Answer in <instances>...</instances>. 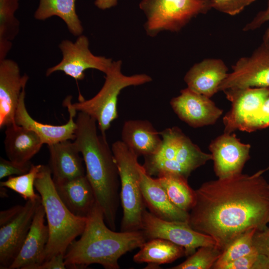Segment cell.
Masks as SVG:
<instances>
[{"label": "cell", "instance_id": "cell-9", "mask_svg": "<svg viewBox=\"0 0 269 269\" xmlns=\"http://www.w3.org/2000/svg\"><path fill=\"white\" fill-rule=\"evenodd\" d=\"M89 42L86 36L80 35L75 42L64 40L59 45L62 52L61 61L47 69L46 75L49 76L56 71H62L76 80H82L85 77L84 72L94 69L107 73L113 61L111 58L96 56L89 48Z\"/></svg>", "mask_w": 269, "mask_h": 269}, {"label": "cell", "instance_id": "cell-42", "mask_svg": "<svg viewBox=\"0 0 269 269\" xmlns=\"http://www.w3.org/2000/svg\"><path fill=\"white\" fill-rule=\"evenodd\" d=\"M268 168H269V167Z\"/></svg>", "mask_w": 269, "mask_h": 269}, {"label": "cell", "instance_id": "cell-25", "mask_svg": "<svg viewBox=\"0 0 269 269\" xmlns=\"http://www.w3.org/2000/svg\"><path fill=\"white\" fill-rule=\"evenodd\" d=\"M133 257L136 263H147V268H155L169 264L185 256L184 249L172 242L161 238L147 240Z\"/></svg>", "mask_w": 269, "mask_h": 269}, {"label": "cell", "instance_id": "cell-5", "mask_svg": "<svg viewBox=\"0 0 269 269\" xmlns=\"http://www.w3.org/2000/svg\"><path fill=\"white\" fill-rule=\"evenodd\" d=\"M122 63L121 60L113 61L110 70L106 74L103 86L93 98L72 103V97L68 96L63 102L64 106H69L94 119L104 135L112 123L118 117L117 104L121 91L129 86H138L152 81L151 77L146 74L124 75L121 71Z\"/></svg>", "mask_w": 269, "mask_h": 269}, {"label": "cell", "instance_id": "cell-27", "mask_svg": "<svg viewBox=\"0 0 269 269\" xmlns=\"http://www.w3.org/2000/svg\"><path fill=\"white\" fill-rule=\"evenodd\" d=\"M156 178L171 202L179 209L189 212L195 202V192L188 185L187 179L171 173L161 174Z\"/></svg>", "mask_w": 269, "mask_h": 269}, {"label": "cell", "instance_id": "cell-24", "mask_svg": "<svg viewBox=\"0 0 269 269\" xmlns=\"http://www.w3.org/2000/svg\"><path fill=\"white\" fill-rule=\"evenodd\" d=\"M4 144L9 160L26 164L30 162L43 143L35 132L14 123L6 127Z\"/></svg>", "mask_w": 269, "mask_h": 269}, {"label": "cell", "instance_id": "cell-34", "mask_svg": "<svg viewBox=\"0 0 269 269\" xmlns=\"http://www.w3.org/2000/svg\"><path fill=\"white\" fill-rule=\"evenodd\" d=\"M32 163L19 164L10 160L0 158V179L10 176L20 175L27 173L30 169Z\"/></svg>", "mask_w": 269, "mask_h": 269}, {"label": "cell", "instance_id": "cell-40", "mask_svg": "<svg viewBox=\"0 0 269 269\" xmlns=\"http://www.w3.org/2000/svg\"><path fill=\"white\" fill-rule=\"evenodd\" d=\"M253 269H269V258L258 254L257 261Z\"/></svg>", "mask_w": 269, "mask_h": 269}, {"label": "cell", "instance_id": "cell-37", "mask_svg": "<svg viewBox=\"0 0 269 269\" xmlns=\"http://www.w3.org/2000/svg\"><path fill=\"white\" fill-rule=\"evenodd\" d=\"M266 22H269V0L267 8L259 12L251 22L245 26L243 30L248 31L255 30ZM263 39H269V26L263 36Z\"/></svg>", "mask_w": 269, "mask_h": 269}, {"label": "cell", "instance_id": "cell-14", "mask_svg": "<svg viewBox=\"0 0 269 269\" xmlns=\"http://www.w3.org/2000/svg\"><path fill=\"white\" fill-rule=\"evenodd\" d=\"M170 104L181 120L195 128L214 124L223 113L210 98L188 87L173 98Z\"/></svg>", "mask_w": 269, "mask_h": 269}, {"label": "cell", "instance_id": "cell-23", "mask_svg": "<svg viewBox=\"0 0 269 269\" xmlns=\"http://www.w3.org/2000/svg\"><path fill=\"white\" fill-rule=\"evenodd\" d=\"M54 184L59 197L70 211L77 217L87 218L96 200L86 175Z\"/></svg>", "mask_w": 269, "mask_h": 269}, {"label": "cell", "instance_id": "cell-13", "mask_svg": "<svg viewBox=\"0 0 269 269\" xmlns=\"http://www.w3.org/2000/svg\"><path fill=\"white\" fill-rule=\"evenodd\" d=\"M214 170L219 178L242 173L250 158L251 145L242 142L235 134L224 133L213 139L209 146Z\"/></svg>", "mask_w": 269, "mask_h": 269}, {"label": "cell", "instance_id": "cell-32", "mask_svg": "<svg viewBox=\"0 0 269 269\" xmlns=\"http://www.w3.org/2000/svg\"><path fill=\"white\" fill-rule=\"evenodd\" d=\"M212 8L228 14L235 15L256 0H210Z\"/></svg>", "mask_w": 269, "mask_h": 269}, {"label": "cell", "instance_id": "cell-19", "mask_svg": "<svg viewBox=\"0 0 269 269\" xmlns=\"http://www.w3.org/2000/svg\"><path fill=\"white\" fill-rule=\"evenodd\" d=\"M140 187L145 205L154 215L166 221L188 222L189 212L171 202L157 178L147 173L142 165L140 168Z\"/></svg>", "mask_w": 269, "mask_h": 269}, {"label": "cell", "instance_id": "cell-10", "mask_svg": "<svg viewBox=\"0 0 269 269\" xmlns=\"http://www.w3.org/2000/svg\"><path fill=\"white\" fill-rule=\"evenodd\" d=\"M262 44L250 56L240 58L232 67L221 84L219 91L230 88L269 87V39Z\"/></svg>", "mask_w": 269, "mask_h": 269}, {"label": "cell", "instance_id": "cell-29", "mask_svg": "<svg viewBox=\"0 0 269 269\" xmlns=\"http://www.w3.org/2000/svg\"><path fill=\"white\" fill-rule=\"evenodd\" d=\"M257 230L251 229L239 236L223 251L212 269L221 268L236 259L257 252L253 243L254 235Z\"/></svg>", "mask_w": 269, "mask_h": 269}, {"label": "cell", "instance_id": "cell-12", "mask_svg": "<svg viewBox=\"0 0 269 269\" xmlns=\"http://www.w3.org/2000/svg\"><path fill=\"white\" fill-rule=\"evenodd\" d=\"M41 197L26 200L20 212L0 226V269L8 268L18 255L28 233Z\"/></svg>", "mask_w": 269, "mask_h": 269}, {"label": "cell", "instance_id": "cell-30", "mask_svg": "<svg viewBox=\"0 0 269 269\" xmlns=\"http://www.w3.org/2000/svg\"><path fill=\"white\" fill-rule=\"evenodd\" d=\"M41 166V164H32L27 173L9 176L6 180L0 182V187L10 189L17 193L26 201L37 199L40 196L34 192V183Z\"/></svg>", "mask_w": 269, "mask_h": 269}, {"label": "cell", "instance_id": "cell-41", "mask_svg": "<svg viewBox=\"0 0 269 269\" xmlns=\"http://www.w3.org/2000/svg\"><path fill=\"white\" fill-rule=\"evenodd\" d=\"M118 0H96L95 5L99 9L105 10L115 6Z\"/></svg>", "mask_w": 269, "mask_h": 269}, {"label": "cell", "instance_id": "cell-15", "mask_svg": "<svg viewBox=\"0 0 269 269\" xmlns=\"http://www.w3.org/2000/svg\"><path fill=\"white\" fill-rule=\"evenodd\" d=\"M28 76L21 75L14 61L0 60V128L15 123V115L21 93L25 88Z\"/></svg>", "mask_w": 269, "mask_h": 269}, {"label": "cell", "instance_id": "cell-28", "mask_svg": "<svg viewBox=\"0 0 269 269\" xmlns=\"http://www.w3.org/2000/svg\"><path fill=\"white\" fill-rule=\"evenodd\" d=\"M18 7L19 0H0V60L6 58L19 32V22L14 15Z\"/></svg>", "mask_w": 269, "mask_h": 269}, {"label": "cell", "instance_id": "cell-31", "mask_svg": "<svg viewBox=\"0 0 269 269\" xmlns=\"http://www.w3.org/2000/svg\"><path fill=\"white\" fill-rule=\"evenodd\" d=\"M223 251L217 246H202L181 264L172 269H209L221 256Z\"/></svg>", "mask_w": 269, "mask_h": 269}, {"label": "cell", "instance_id": "cell-35", "mask_svg": "<svg viewBox=\"0 0 269 269\" xmlns=\"http://www.w3.org/2000/svg\"><path fill=\"white\" fill-rule=\"evenodd\" d=\"M253 246L257 252L269 258V227L257 230L253 238Z\"/></svg>", "mask_w": 269, "mask_h": 269}, {"label": "cell", "instance_id": "cell-8", "mask_svg": "<svg viewBox=\"0 0 269 269\" xmlns=\"http://www.w3.org/2000/svg\"><path fill=\"white\" fill-rule=\"evenodd\" d=\"M140 230L146 240L161 238L183 247L187 257L201 247L216 246L212 237L194 230L188 222L164 220L146 210L143 213Z\"/></svg>", "mask_w": 269, "mask_h": 269}, {"label": "cell", "instance_id": "cell-4", "mask_svg": "<svg viewBox=\"0 0 269 269\" xmlns=\"http://www.w3.org/2000/svg\"><path fill=\"white\" fill-rule=\"evenodd\" d=\"M34 187L39 193L45 212L49 229L44 261L59 254H65L69 245L81 235L87 218L72 213L59 197L48 165H42Z\"/></svg>", "mask_w": 269, "mask_h": 269}, {"label": "cell", "instance_id": "cell-18", "mask_svg": "<svg viewBox=\"0 0 269 269\" xmlns=\"http://www.w3.org/2000/svg\"><path fill=\"white\" fill-rule=\"evenodd\" d=\"M25 89L22 90L16 111L15 123L35 132L43 143L47 145L64 140H74L77 128L74 118L77 112L69 106H65L67 108L69 118L68 122L62 125H51L37 122L30 116L26 109Z\"/></svg>", "mask_w": 269, "mask_h": 269}, {"label": "cell", "instance_id": "cell-17", "mask_svg": "<svg viewBox=\"0 0 269 269\" xmlns=\"http://www.w3.org/2000/svg\"><path fill=\"white\" fill-rule=\"evenodd\" d=\"M212 159L185 134L171 160L163 162L143 165L149 175L159 176L165 173L181 175L188 179L191 172Z\"/></svg>", "mask_w": 269, "mask_h": 269}, {"label": "cell", "instance_id": "cell-6", "mask_svg": "<svg viewBox=\"0 0 269 269\" xmlns=\"http://www.w3.org/2000/svg\"><path fill=\"white\" fill-rule=\"evenodd\" d=\"M112 151L120 181V201L123 208L121 231L140 230L145 204L140 187L137 155L122 140L114 142Z\"/></svg>", "mask_w": 269, "mask_h": 269}, {"label": "cell", "instance_id": "cell-36", "mask_svg": "<svg viewBox=\"0 0 269 269\" xmlns=\"http://www.w3.org/2000/svg\"><path fill=\"white\" fill-rule=\"evenodd\" d=\"M258 256L257 252L245 256L223 266L221 269H253Z\"/></svg>", "mask_w": 269, "mask_h": 269}, {"label": "cell", "instance_id": "cell-7", "mask_svg": "<svg viewBox=\"0 0 269 269\" xmlns=\"http://www.w3.org/2000/svg\"><path fill=\"white\" fill-rule=\"evenodd\" d=\"M139 6L146 17V33L151 37L164 30L177 32L212 8L210 0H142Z\"/></svg>", "mask_w": 269, "mask_h": 269}, {"label": "cell", "instance_id": "cell-16", "mask_svg": "<svg viewBox=\"0 0 269 269\" xmlns=\"http://www.w3.org/2000/svg\"><path fill=\"white\" fill-rule=\"evenodd\" d=\"M45 212L42 203L37 207L25 241L8 269H36L44 261L49 239L45 222Z\"/></svg>", "mask_w": 269, "mask_h": 269}, {"label": "cell", "instance_id": "cell-33", "mask_svg": "<svg viewBox=\"0 0 269 269\" xmlns=\"http://www.w3.org/2000/svg\"><path fill=\"white\" fill-rule=\"evenodd\" d=\"M269 127V96L264 102L258 112L249 121L243 131L252 132Z\"/></svg>", "mask_w": 269, "mask_h": 269}, {"label": "cell", "instance_id": "cell-11", "mask_svg": "<svg viewBox=\"0 0 269 269\" xmlns=\"http://www.w3.org/2000/svg\"><path fill=\"white\" fill-rule=\"evenodd\" d=\"M223 92L231 103L230 110L223 119L226 133L243 131L269 96V87L230 88Z\"/></svg>", "mask_w": 269, "mask_h": 269}, {"label": "cell", "instance_id": "cell-20", "mask_svg": "<svg viewBox=\"0 0 269 269\" xmlns=\"http://www.w3.org/2000/svg\"><path fill=\"white\" fill-rule=\"evenodd\" d=\"M48 166L54 183L86 175L83 158L74 142L66 140L48 145Z\"/></svg>", "mask_w": 269, "mask_h": 269}, {"label": "cell", "instance_id": "cell-3", "mask_svg": "<svg viewBox=\"0 0 269 269\" xmlns=\"http://www.w3.org/2000/svg\"><path fill=\"white\" fill-rule=\"evenodd\" d=\"M146 241L141 230L118 232L110 229L96 202L80 238L68 246L64 263L69 269L85 268L96 264L106 269H119V259Z\"/></svg>", "mask_w": 269, "mask_h": 269}, {"label": "cell", "instance_id": "cell-38", "mask_svg": "<svg viewBox=\"0 0 269 269\" xmlns=\"http://www.w3.org/2000/svg\"><path fill=\"white\" fill-rule=\"evenodd\" d=\"M65 254L61 253L51 257L37 267L36 269H65Z\"/></svg>", "mask_w": 269, "mask_h": 269}, {"label": "cell", "instance_id": "cell-22", "mask_svg": "<svg viewBox=\"0 0 269 269\" xmlns=\"http://www.w3.org/2000/svg\"><path fill=\"white\" fill-rule=\"evenodd\" d=\"M121 138L128 147L137 155L144 157L155 154L162 142L160 132L145 120L126 121L123 126Z\"/></svg>", "mask_w": 269, "mask_h": 269}, {"label": "cell", "instance_id": "cell-39", "mask_svg": "<svg viewBox=\"0 0 269 269\" xmlns=\"http://www.w3.org/2000/svg\"><path fill=\"white\" fill-rule=\"evenodd\" d=\"M23 206L17 205L0 212V226L3 225L13 219L21 210Z\"/></svg>", "mask_w": 269, "mask_h": 269}, {"label": "cell", "instance_id": "cell-2", "mask_svg": "<svg viewBox=\"0 0 269 269\" xmlns=\"http://www.w3.org/2000/svg\"><path fill=\"white\" fill-rule=\"evenodd\" d=\"M74 143L82 154L86 176L100 206L107 225L116 230V219L120 202V181L117 163L106 136L99 135L96 121L79 112L75 120Z\"/></svg>", "mask_w": 269, "mask_h": 269}, {"label": "cell", "instance_id": "cell-26", "mask_svg": "<svg viewBox=\"0 0 269 269\" xmlns=\"http://www.w3.org/2000/svg\"><path fill=\"white\" fill-rule=\"evenodd\" d=\"M76 0H39L34 14L36 19L44 20L57 16L63 20L74 36L82 34L83 27L76 11Z\"/></svg>", "mask_w": 269, "mask_h": 269}, {"label": "cell", "instance_id": "cell-1", "mask_svg": "<svg viewBox=\"0 0 269 269\" xmlns=\"http://www.w3.org/2000/svg\"><path fill=\"white\" fill-rule=\"evenodd\" d=\"M264 171L203 183L195 190L189 226L212 237L223 251L247 231L265 229L269 223V183Z\"/></svg>", "mask_w": 269, "mask_h": 269}, {"label": "cell", "instance_id": "cell-21", "mask_svg": "<svg viewBox=\"0 0 269 269\" xmlns=\"http://www.w3.org/2000/svg\"><path fill=\"white\" fill-rule=\"evenodd\" d=\"M228 69L218 58H207L195 64L186 73L184 80L187 87L209 98L219 91V87L227 77Z\"/></svg>", "mask_w": 269, "mask_h": 269}]
</instances>
